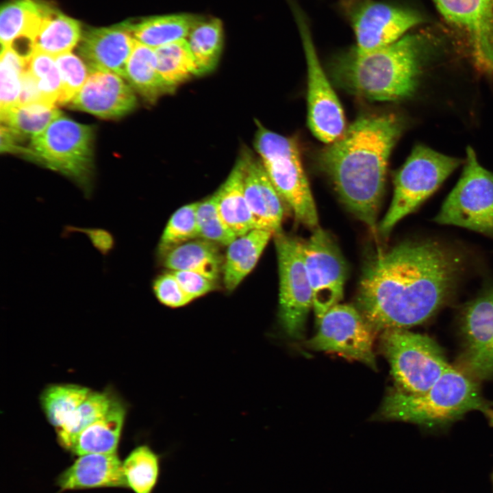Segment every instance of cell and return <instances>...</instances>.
I'll list each match as a JSON object with an SVG mask.
<instances>
[{
  "mask_svg": "<svg viewBox=\"0 0 493 493\" xmlns=\"http://www.w3.org/2000/svg\"><path fill=\"white\" fill-rule=\"evenodd\" d=\"M277 255L279 294V325L287 336L301 339L313 294L305 268L302 242L281 231L274 234Z\"/></svg>",
  "mask_w": 493,
  "mask_h": 493,
  "instance_id": "30bf717a",
  "label": "cell"
},
{
  "mask_svg": "<svg viewBox=\"0 0 493 493\" xmlns=\"http://www.w3.org/2000/svg\"><path fill=\"white\" fill-rule=\"evenodd\" d=\"M127 488L135 493H152L160 476V457L149 446L134 448L123 462Z\"/></svg>",
  "mask_w": 493,
  "mask_h": 493,
  "instance_id": "1f68e13d",
  "label": "cell"
},
{
  "mask_svg": "<svg viewBox=\"0 0 493 493\" xmlns=\"http://www.w3.org/2000/svg\"><path fill=\"white\" fill-rule=\"evenodd\" d=\"M316 334L305 345L314 351L338 353L376 369L375 331L357 307L337 304L318 323Z\"/></svg>",
  "mask_w": 493,
  "mask_h": 493,
  "instance_id": "8fae6325",
  "label": "cell"
},
{
  "mask_svg": "<svg viewBox=\"0 0 493 493\" xmlns=\"http://www.w3.org/2000/svg\"><path fill=\"white\" fill-rule=\"evenodd\" d=\"M55 60L62 81L59 104L69 103L89 77L88 67L82 60L71 52L58 55Z\"/></svg>",
  "mask_w": 493,
  "mask_h": 493,
  "instance_id": "f35d334b",
  "label": "cell"
},
{
  "mask_svg": "<svg viewBox=\"0 0 493 493\" xmlns=\"http://www.w3.org/2000/svg\"><path fill=\"white\" fill-rule=\"evenodd\" d=\"M273 236L271 231L254 229L227 246L223 274L228 291L236 289L251 272Z\"/></svg>",
  "mask_w": 493,
  "mask_h": 493,
  "instance_id": "cb8c5ba5",
  "label": "cell"
},
{
  "mask_svg": "<svg viewBox=\"0 0 493 493\" xmlns=\"http://www.w3.org/2000/svg\"><path fill=\"white\" fill-rule=\"evenodd\" d=\"M296 18L307 68L308 125L318 139L329 144L346 129L343 109L322 68L305 19L299 12Z\"/></svg>",
  "mask_w": 493,
  "mask_h": 493,
  "instance_id": "4fadbf2b",
  "label": "cell"
},
{
  "mask_svg": "<svg viewBox=\"0 0 493 493\" xmlns=\"http://www.w3.org/2000/svg\"><path fill=\"white\" fill-rule=\"evenodd\" d=\"M92 127L60 115L31 138L25 155L73 181L89 198L93 190Z\"/></svg>",
  "mask_w": 493,
  "mask_h": 493,
  "instance_id": "5b68a950",
  "label": "cell"
},
{
  "mask_svg": "<svg viewBox=\"0 0 493 493\" xmlns=\"http://www.w3.org/2000/svg\"><path fill=\"white\" fill-rule=\"evenodd\" d=\"M421 21V16L414 11L383 3L366 2L352 17L357 40L355 51L366 53L389 45Z\"/></svg>",
  "mask_w": 493,
  "mask_h": 493,
  "instance_id": "2e32d148",
  "label": "cell"
},
{
  "mask_svg": "<svg viewBox=\"0 0 493 493\" xmlns=\"http://www.w3.org/2000/svg\"><path fill=\"white\" fill-rule=\"evenodd\" d=\"M112 401L105 393L90 392L65 423L57 429L60 443L64 446L73 437L102 417Z\"/></svg>",
  "mask_w": 493,
  "mask_h": 493,
  "instance_id": "836d02e7",
  "label": "cell"
},
{
  "mask_svg": "<svg viewBox=\"0 0 493 493\" xmlns=\"http://www.w3.org/2000/svg\"><path fill=\"white\" fill-rule=\"evenodd\" d=\"M462 263L459 253L434 240L379 251L363 268L356 307L375 331L421 324L450 298Z\"/></svg>",
  "mask_w": 493,
  "mask_h": 493,
  "instance_id": "6da1fadb",
  "label": "cell"
},
{
  "mask_svg": "<svg viewBox=\"0 0 493 493\" xmlns=\"http://www.w3.org/2000/svg\"><path fill=\"white\" fill-rule=\"evenodd\" d=\"M381 340L397 390L403 392H427L450 366L439 346L425 335L394 328L384 330Z\"/></svg>",
  "mask_w": 493,
  "mask_h": 493,
  "instance_id": "ba28073f",
  "label": "cell"
},
{
  "mask_svg": "<svg viewBox=\"0 0 493 493\" xmlns=\"http://www.w3.org/2000/svg\"><path fill=\"white\" fill-rule=\"evenodd\" d=\"M61 112L55 105L43 101L18 104L1 112V125L21 140L43 131Z\"/></svg>",
  "mask_w": 493,
  "mask_h": 493,
  "instance_id": "f546056e",
  "label": "cell"
},
{
  "mask_svg": "<svg viewBox=\"0 0 493 493\" xmlns=\"http://www.w3.org/2000/svg\"><path fill=\"white\" fill-rule=\"evenodd\" d=\"M154 51L158 72L174 88L199 75L198 66L186 39L158 47Z\"/></svg>",
  "mask_w": 493,
  "mask_h": 493,
  "instance_id": "4dcf8cb0",
  "label": "cell"
},
{
  "mask_svg": "<svg viewBox=\"0 0 493 493\" xmlns=\"http://www.w3.org/2000/svg\"><path fill=\"white\" fill-rule=\"evenodd\" d=\"M136 39L126 22L110 27L91 28L81 36L78 52L93 72H110L125 77Z\"/></svg>",
  "mask_w": 493,
  "mask_h": 493,
  "instance_id": "ac0fdd59",
  "label": "cell"
},
{
  "mask_svg": "<svg viewBox=\"0 0 493 493\" xmlns=\"http://www.w3.org/2000/svg\"><path fill=\"white\" fill-rule=\"evenodd\" d=\"M26 69L34 78L42 101L59 104L62 81L55 57L34 51L27 59Z\"/></svg>",
  "mask_w": 493,
  "mask_h": 493,
  "instance_id": "d590c367",
  "label": "cell"
},
{
  "mask_svg": "<svg viewBox=\"0 0 493 493\" xmlns=\"http://www.w3.org/2000/svg\"><path fill=\"white\" fill-rule=\"evenodd\" d=\"M152 289L157 300L167 307H183L193 301L172 272L156 277L153 281Z\"/></svg>",
  "mask_w": 493,
  "mask_h": 493,
  "instance_id": "ab89813d",
  "label": "cell"
},
{
  "mask_svg": "<svg viewBox=\"0 0 493 493\" xmlns=\"http://www.w3.org/2000/svg\"><path fill=\"white\" fill-rule=\"evenodd\" d=\"M244 161V190L255 229L274 234L281 231L283 199L270 180L260 157L248 149L242 153Z\"/></svg>",
  "mask_w": 493,
  "mask_h": 493,
  "instance_id": "d6986e66",
  "label": "cell"
},
{
  "mask_svg": "<svg viewBox=\"0 0 493 493\" xmlns=\"http://www.w3.org/2000/svg\"><path fill=\"white\" fill-rule=\"evenodd\" d=\"M199 16L188 14L155 16L138 23L126 22L133 37L153 49L186 39Z\"/></svg>",
  "mask_w": 493,
  "mask_h": 493,
  "instance_id": "4316f807",
  "label": "cell"
},
{
  "mask_svg": "<svg viewBox=\"0 0 493 493\" xmlns=\"http://www.w3.org/2000/svg\"><path fill=\"white\" fill-rule=\"evenodd\" d=\"M125 416L124 406L113 400L102 417L73 437L64 447L78 455L116 453Z\"/></svg>",
  "mask_w": 493,
  "mask_h": 493,
  "instance_id": "603a6c76",
  "label": "cell"
},
{
  "mask_svg": "<svg viewBox=\"0 0 493 493\" xmlns=\"http://www.w3.org/2000/svg\"><path fill=\"white\" fill-rule=\"evenodd\" d=\"M426 47L422 36L409 34L369 53L353 50L336 61L333 75L341 87L366 99L402 100L418 87Z\"/></svg>",
  "mask_w": 493,
  "mask_h": 493,
  "instance_id": "3957f363",
  "label": "cell"
},
{
  "mask_svg": "<svg viewBox=\"0 0 493 493\" xmlns=\"http://www.w3.org/2000/svg\"><path fill=\"white\" fill-rule=\"evenodd\" d=\"M463 364L478 379L493 377V288L466 304L461 316Z\"/></svg>",
  "mask_w": 493,
  "mask_h": 493,
  "instance_id": "9a60e30c",
  "label": "cell"
},
{
  "mask_svg": "<svg viewBox=\"0 0 493 493\" xmlns=\"http://www.w3.org/2000/svg\"><path fill=\"white\" fill-rule=\"evenodd\" d=\"M433 220L466 228L493 239V173L467 147L462 173Z\"/></svg>",
  "mask_w": 493,
  "mask_h": 493,
  "instance_id": "9c48e42d",
  "label": "cell"
},
{
  "mask_svg": "<svg viewBox=\"0 0 493 493\" xmlns=\"http://www.w3.org/2000/svg\"><path fill=\"white\" fill-rule=\"evenodd\" d=\"M492 481H493V476H492Z\"/></svg>",
  "mask_w": 493,
  "mask_h": 493,
  "instance_id": "7bdbcfd3",
  "label": "cell"
},
{
  "mask_svg": "<svg viewBox=\"0 0 493 493\" xmlns=\"http://www.w3.org/2000/svg\"><path fill=\"white\" fill-rule=\"evenodd\" d=\"M403 128L394 114L362 116L319 156L342 202L375 235L389 157Z\"/></svg>",
  "mask_w": 493,
  "mask_h": 493,
  "instance_id": "7a4b0ae2",
  "label": "cell"
},
{
  "mask_svg": "<svg viewBox=\"0 0 493 493\" xmlns=\"http://www.w3.org/2000/svg\"><path fill=\"white\" fill-rule=\"evenodd\" d=\"M69 105L102 118H116L136 108V97L131 86L119 75L97 71L91 73Z\"/></svg>",
  "mask_w": 493,
  "mask_h": 493,
  "instance_id": "e0dca14e",
  "label": "cell"
},
{
  "mask_svg": "<svg viewBox=\"0 0 493 493\" xmlns=\"http://www.w3.org/2000/svg\"><path fill=\"white\" fill-rule=\"evenodd\" d=\"M125 78L134 90L151 103L175 90L158 72L154 49L136 40L127 62Z\"/></svg>",
  "mask_w": 493,
  "mask_h": 493,
  "instance_id": "484cf974",
  "label": "cell"
},
{
  "mask_svg": "<svg viewBox=\"0 0 493 493\" xmlns=\"http://www.w3.org/2000/svg\"><path fill=\"white\" fill-rule=\"evenodd\" d=\"M163 255L164 266L172 271L195 272L215 281L223 271L224 260L218 244L202 238L180 244Z\"/></svg>",
  "mask_w": 493,
  "mask_h": 493,
  "instance_id": "d4e9b609",
  "label": "cell"
},
{
  "mask_svg": "<svg viewBox=\"0 0 493 493\" xmlns=\"http://www.w3.org/2000/svg\"><path fill=\"white\" fill-rule=\"evenodd\" d=\"M77 232L85 234L93 247L104 257L108 256L115 249L114 236L110 231L105 229L66 225L62 235L67 236Z\"/></svg>",
  "mask_w": 493,
  "mask_h": 493,
  "instance_id": "60d3db41",
  "label": "cell"
},
{
  "mask_svg": "<svg viewBox=\"0 0 493 493\" xmlns=\"http://www.w3.org/2000/svg\"><path fill=\"white\" fill-rule=\"evenodd\" d=\"M303 256L313 294V308L320 322L325 313L343 296L346 276L344 257L324 229L316 227L302 242Z\"/></svg>",
  "mask_w": 493,
  "mask_h": 493,
  "instance_id": "7c38bea8",
  "label": "cell"
},
{
  "mask_svg": "<svg viewBox=\"0 0 493 493\" xmlns=\"http://www.w3.org/2000/svg\"><path fill=\"white\" fill-rule=\"evenodd\" d=\"M0 61L1 112L19 104L27 58L8 46L1 47Z\"/></svg>",
  "mask_w": 493,
  "mask_h": 493,
  "instance_id": "e575fe53",
  "label": "cell"
},
{
  "mask_svg": "<svg viewBox=\"0 0 493 493\" xmlns=\"http://www.w3.org/2000/svg\"><path fill=\"white\" fill-rule=\"evenodd\" d=\"M462 163L424 144L416 145L395 175L391 204L378 225V233L388 236L396 223L416 211Z\"/></svg>",
  "mask_w": 493,
  "mask_h": 493,
  "instance_id": "52a82bcc",
  "label": "cell"
},
{
  "mask_svg": "<svg viewBox=\"0 0 493 493\" xmlns=\"http://www.w3.org/2000/svg\"><path fill=\"white\" fill-rule=\"evenodd\" d=\"M257 125L254 147L270 180L294 218L316 229L318 213L296 142L258 121Z\"/></svg>",
  "mask_w": 493,
  "mask_h": 493,
  "instance_id": "8992f818",
  "label": "cell"
},
{
  "mask_svg": "<svg viewBox=\"0 0 493 493\" xmlns=\"http://www.w3.org/2000/svg\"><path fill=\"white\" fill-rule=\"evenodd\" d=\"M81 36L80 23L52 6L33 41L34 51L56 57L71 52Z\"/></svg>",
  "mask_w": 493,
  "mask_h": 493,
  "instance_id": "83f0119b",
  "label": "cell"
},
{
  "mask_svg": "<svg viewBox=\"0 0 493 493\" xmlns=\"http://www.w3.org/2000/svg\"><path fill=\"white\" fill-rule=\"evenodd\" d=\"M76 385H55L45 390L41 401L49 422L57 429L63 425L90 394Z\"/></svg>",
  "mask_w": 493,
  "mask_h": 493,
  "instance_id": "d6a6232c",
  "label": "cell"
},
{
  "mask_svg": "<svg viewBox=\"0 0 493 493\" xmlns=\"http://www.w3.org/2000/svg\"><path fill=\"white\" fill-rule=\"evenodd\" d=\"M197 219L199 238L227 246L237 238L220 215L213 195L198 202Z\"/></svg>",
  "mask_w": 493,
  "mask_h": 493,
  "instance_id": "74e56055",
  "label": "cell"
},
{
  "mask_svg": "<svg viewBox=\"0 0 493 493\" xmlns=\"http://www.w3.org/2000/svg\"><path fill=\"white\" fill-rule=\"evenodd\" d=\"M464 38L475 66L493 75V0H433Z\"/></svg>",
  "mask_w": 493,
  "mask_h": 493,
  "instance_id": "5bb4252c",
  "label": "cell"
},
{
  "mask_svg": "<svg viewBox=\"0 0 493 493\" xmlns=\"http://www.w3.org/2000/svg\"><path fill=\"white\" fill-rule=\"evenodd\" d=\"M244 168L241 153L227 178L213 194L220 215L237 237L255 229L244 194Z\"/></svg>",
  "mask_w": 493,
  "mask_h": 493,
  "instance_id": "7402d4cb",
  "label": "cell"
},
{
  "mask_svg": "<svg viewBox=\"0 0 493 493\" xmlns=\"http://www.w3.org/2000/svg\"><path fill=\"white\" fill-rule=\"evenodd\" d=\"M51 5L40 0H10L0 14L1 47L18 41H33ZM34 49V48H33Z\"/></svg>",
  "mask_w": 493,
  "mask_h": 493,
  "instance_id": "44dd1931",
  "label": "cell"
},
{
  "mask_svg": "<svg viewBox=\"0 0 493 493\" xmlns=\"http://www.w3.org/2000/svg\"><path fill=\"white\" fill-rule=\"evenodd\" d=\"M492 405L482 396L472 379L450 366L424 393L411 394L396 390L389 394L374 416L377 420L435 427L444 425L468 412L477 410L493 423Z\"/></svg>",
  "mask_w": 493,
  "mask_h": 493,
  "instance_id": "277c9868",
  "label": "cell"
},
{
  "mask_svg": "<svg viewBox=\"0 0 493 493\" xmlns=\"http://www.w3.org/2000/svg\"><path fill=\"white\" fill-rule=\"evenodd\" d=\"M171 272L186 293L193 300L214 290L216 288L215 280L200 273L186 270H171Z\"/></svg>",
  "mask_w": 493,
  "mask_h": 493,
  "instance_id": "b9f144b4",
  "label": "cell"
},
{
  "mask_svg": "<svg viewBox=\"0 0 493 493\" xmlns=\"http://www.w3.org/2000/svg\"><path fill=\"white\" fill-rule=\"evenodd\" d=\"M197 205L198 202L185 205L172 214L160 238L158 251L160 253L164 254L180 244L199 238Z\"/></svg>",
  "mask_w": 493,
  "mask_h": 493,
  "instance_id": "8d00e7d4",
  "label": "cell"
},
{
  "mask_svg": "<svg viewBox=\"0 0 493 493\" xmlns=\"http://www.w3.org/2000/svg\"><path fill=\"white\" fill-rule=\"evenodd\" d=\"M187 41L198 66L199 75L212 71L218 63L223 50L222 22L216 18L199 16Z\"/></svg>",
  "mask_w": 493,
  "mask_h": 493,
  "instance_id": "f1b7e54d",
  "label": "cell"
},
{
  "mask_svg": "<svg viewBox=\"0 0 493 493\" xmlns=\"http://www.w3.org/2000/svg\"><path fill=\"white\" fill-rule=\"evenodd\" d=\"M61 490L127 487L123 462L114 453H90L79 458L58 479Z\"/></svg>",
  "mask_w": 493,
  "mask_h": 493,
  "instance_id": "ffe728a7",
  "label": "cell"
}]
</instances>
